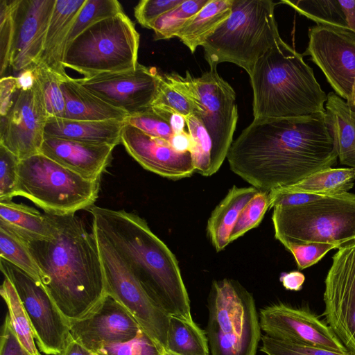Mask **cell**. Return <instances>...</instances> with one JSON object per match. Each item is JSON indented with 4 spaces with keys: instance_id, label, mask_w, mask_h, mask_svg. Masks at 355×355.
I'll return each mask as SVG.
<instances>
[{
    "instance_id": "obj_42",
    "label": "cell",
    "mask_w": 355,
    "mask_h": 355,
    "mask_svg": "<svg viewBox=\"0 0 355 355\" xmlns=\"http://www.w3.org/2000/svg\"><path fill=\"white\" fill-rule=\"evenodd\" d=\"M164 351L140 329L133 338L106 345L96 353L102 355H163Z\"/></svg>"
},
{
    "instance_id": "obj_51",
    "label": "cell",
    "mask_w": 355,
    "mask_h": 355,
    "mask_svg": "<svg viewBox=\"0 0 355 355\" xmlns=\"http://www.w3.org/2000/svg\"><path fill=\"white\" fill-rule=\"evenodd\" d=\"M153 110L169 123L173 134L184 131L185 125H187L186 118L184 116L179 114H172L162 110Z\"/></svg>"
},
{
    "instance_id": "obj_17",
    "label": "cell",
    "mask_w": 355,
    "mask_h": 355,
    "mask_svg": "<svg viewBox=\"0 0 355 355\" xmlns=\"http://www.w3.org/2000/svg\"><path fill=\"white\" fill-rule=\"evenodd\" d=\"M47 119L43 97L37 82L31 89L18 90L7 116L6 125L0 130V145L20 160L39 154L44 140Z\"/></svg>"
},
{
    "instance_id": "obj_3",
    "label": "cell",
    "mask_w": 355,
    "mask_h": 355,
    "mask_svg": "<svg viewBox=\"0 0 355 355\" xmlns=\"http://www.w3.org/2000/svg\"><path fill=\"white\" fill-rule=\"evenodd\" d=\"M92 225L105 235L149 296L169 315L192 320L190 300L178 261L133 212L94 205Z\"/></svg>"
},
{
    "instance_id": "obj_21",
    "label": "cell",
    "mask_w": 355,
    "mask_h": 355,
    "mask_svg": "<svg viewBox=\"0 0 355 355\" xmlns=\"http://www.w3.org/2000/svg\"><path fill=\"white\" fill-rule=\"evenodd\" d=\"M114 146L44 137L40 153L91 180H101L110 165Z\"/></svg>"
},
{
    "instance_id": "obj_11",
    "label": "cell",
    "mask_w": 355,
    "mask_h": 355,
    "mask_svg": "<svg viewBox=\"0 0 355 355\" xmlns=\"http://www.w3.org/2000/svg\"><path fill=\"white\" fill-rule=\"evenodd\" d=\"M0 269L18 293L40 350L46 355H59L70 335L68 320L40 282L1 258Z\"/></svg>"
},
{
    "instance_id": "obj_6",
    "label": "cell",
    "mask_w": 355,
    "mask_h": 355,
    "mask_svg": "<svg viewBox=\"0 0 355 355\" xmlns=\"http://www.w3.org/2000/svg\"><path fill=\"white\" fill-rule=\"evenodd\" d=\"M275 236L289 245L326 243L338 247L355 241V194L324 196L291 207H273Z\"/></svg>"
},
{
    "instance_id": "obj_36",
    "label": "cell",
    "mask_w": 355,
    "mask_h": 355,
    "mask_svg": "<svg viewBox=\"0 0 355 355\" xmlns=\"http://www.w3.org/2000/svg\"><path fill=\"white\" fill-rule=\"evenodd\" d=\"M188 132L191 139L190 153L193 159L195 171L203 176H211V140L200 116L194 114L186 117Z\"/></svg>"
},
{
    "instance_id": "obj_29",
    "label": "cell",
    "mask_w": 355,
    "mask_h": 355,
    "mask_svg": "<svg viewBox=\"0 0 355 355\" xmlns=\"http://www.w3.org/2000/svg\"><path fill=\"white\" fill-rule=\"evenodd\" d=\"M232 3L233 0H210L177 37L193 53L229 18Z\"/></svg>"
},
{
    "instance_id": "obj_44",
    "label": "cell",
    "mask_w": 355,
    "mask_h": 355,
    "mask_svg": "<svg viewBox=\"0 0 355 355\" xmlns=\"http://www.w3.org/2000/svg\"><path fill=\"white\" fill-rule=\"evenodd\" d=\"M20 159L0 145V201L12 200L18 181Z\"/></svg>"
},
{
    "instance_id": "obj_5",
    "label": "cell",
    "mask_w": 355,
    "mask_h": 355,
    "mask_svg": "<svg viewBox=\"0 0 355 355\" xmlns=\"http://www.w3.org/2000/svg\"><path fill=\"white\" fill-rule=\"evenodd\" d=\"M271 0H233L232 12L202 46L210 66L232 62L250 75L256 62L281 39Z\"/></svg>"
},
{
    "instance_id": "obj_27",
    "label": "cell",
    "mask_w": 355,
    "mask_h": 355,
    "mask_svg": "<svg viewBox=\"0 0 355 355\" xmlns=\"http://www.w3.org/2000/svg\"><path fill=\"white\" fill-rule=\"evenodd\" d=\"M193 79L189 71L185 77L176 73L162 75L151 108L179 114L185 118L200 114L202 107Z\"/></svg>"
},
{
    "instance_id": "obj_54",
    "label": "cell",
    "mask_w": 355,
    "mask_h": 355,
    "mask_svg": "<svg viewBox=\"0 0 355 355\" xmlns=\"http://www.w3.org/2000/svg\"><path fill=\"white\" fill-rule=\"evenodd\" d=\"M59 355H96L73 338L71 334L68 340Z\"/></svg>"
},
{
    "instance_id": "obj_49",
    "label": "cell",
    "mask_w": 355,
    "mask_h": 355,
    "mask_svg": "<svg viewBox=\"0 0 355 355\" xmlns=\"http://www.w3.org/2000/svg\"><path fill=\"white\" fill-rule=\"evenodd\" d=\"M17 79L14 76L1 78L0 80V116L7 117L12 108L17 92Z\"/></svg>"
},
{
    "instance_id": "obj_33",
    "label": "cell",
    "mask_w": 355,
    "mask_h": 355,
    "mask_svg": "<svg viewBox=\"0 0 355 355\" xmlns=\"http://www.w3.org/2000/svg\"><path fill=\"white\" fill-rule=\"evenodd\" d=\"M317 25L349 29L339 0L281 1Z\"/></svg>"
},
{
    "instance_id": "obj_43",
    "label": "cell",
    "mask_w": 355,
    "mask_h": 355,
    "mask_svg": "<svg viewBox=\"0 0 355 355\" xmlns=\"http://www.w3.org/2000/svg\"><path fill=\"white\" fill-rule=\"evenodd\" d=\"M124 123L140 130L153 137L170 141L173 132L169 123L151 107L143 112L129 115Z\"/></svg>"
},
{
    "instance_id": "obj_23",
    "label": "cell",
    "mask_w": 355,
    "mask_h": 355,
    "mask_svg": "<svg viewBox=\"0 0 355 355\" xmlns=\"http://www.w3.org/2000/svg\"><path fill=\"white\" fill-rule=\"evenodd\" d=\"M124 124V121L119 120L79 121L50 117L45 125L44 137L115 147L121 143Z\"/></svg>"
},
{
    "instance_id": "obj_22",
    "label": "cell",
    "mask_w": 355,
    "mask_h": 355,
    "mask_svg": "<svg viewBox=\"0 0 355 355\" xmlns=\"http://www.w3.org/2000/svg\"><path fill=\"white\" fill-rule=\"evenodd\" d=\"M86 0H56L37 63H42L62 79L69 77L63 60L69 32Z\"/></svg>"
},
{
    "instance_id": "obj_32",
    "label": "cell",
    "mask_w": 355,
    "mask_h": 355,
    "mask_svg": "<svg viewBox=\"0 0 355 355\" xmlns=\"http://www.w3.org/2000/svg\"><path fill=\"white\" fill-rule=\"evenodd\" d=\"M0 294L8 308L12 327L21 345L31 355H41L35 342L33 330L13 284L6 277L1 286Z\"/></svg>"
},
{
    "instance_id": "obj_15",
    "label": "cell",
    "mask_w": 355,
    "mask_h": 355,
    "mask_svg": "<svg viewBox=\"0 0 355 355\" xmlns=\"http://www.w3.org/2000/svg\"><path fill=\"white\" fill-rule=\"evenodd\" d=\"M161 76L156 68L138 63L133 70L76 80L92 94L132 115L151 107Z\"/></svg>"
},
{
    "instance_id": "obj_8",
    "label": "cell",
    "mask_w": 355,
    "mask_h": 355,
    "mask_svg": "<svg viewBox=\"0 0 355 355\" xmlns=\"http://www.w3.org/2000/svg\"><path fill=\"white\" fill-rule=\"evenodd\" d=\"M100 180L84 178L39 153L20 160L15 196L28 199L48 214H75L94 205Z\"/></svg>"
},
{
    "instance_id": "obj_37",
    "label": "cell",
    "mask_w": 355,
    "mask_h": 355,
    "mask_svg": "<svg viewBox=\"0 0 355 355\" xmlns=\"http://www.w3.org/2000/svg\"><path fill=\"white\" fill-rule=\"evenodd\" d=\"M33 68L48 118H64L65 101L61 88L63 79L42 63L34 64Z\"/></svg>"
},
{
    "instance_id": "obj_18",
    "label": "cell",
    "mask_w": 355,
    "mask_h": 355,
    "mask_svg": "<svg viewBox=\"0 0 355 355\" xmlns=\"http://www.w3.org/2000/svg\"><path fill=\"white\" fill-rule=\"evenodd\" d=\"M69 324L73 338L94 353L106 345L128 341L141 329L127 309L109 294L86 315Z\"/></svg>"
},
{
    "instance_id": "obj_30",
    "label": "cell",
    "mask_w": 355,
    "mask_h": 355,
    "mask_svg": "<svg viewBox=\"0 0 355 355\" xmlns=\"http://www.w3.org/2000/svg\"><path fill=\"white\" fill-rule=\"evenodd\" d=\"M354 180V168H329L318 171L295 184L275 190L320 196L342 194L353 187Z\"/></svg>"
},
{
    "instance_id": "obj_1",
    "label": "cell",
    "mask_w": 355,
    "mask_h": 355,
    "mask_svg": "<svg viewBox=\"0 0 355 355\" xmlns=\"http://www.w3.org/2000/svg\"><path fill=\"white\" fill-rule=\"evenodd\" d=\"M227 158L235 174L270 192L331 168L338 153L326 114L320 112L254 119L232 142Z\"/></svg>"
},
{
    "instance_id": "obj_16",
    "label": "cell",
    "mask_w": 355,
    "mask_h": 355,
    "mask_svg": "<svg viewBox=\"0 0 355 355\" xmlns=\"http://www.w3.org/2000/svg\"><path fill=\"white\" fill-rule=\"evenodd\" d=\"M259 317L261 329L271 338L340 353L349 352L326 322L304 309L274 304L261 309Z\"/></svg>"
},
{
    "instance_id": "obj_19",
    "label": "cell",
    "mask_w": 355,
    "mask_h": 355,
    "mask_svg": "<svg viewBox=\"0 0 355 355\" xmlns=\"http://www.w3.org/2000/svg\"><path fill=\"white\" fill-rule=\"evenodd\" d=\"M121 143L143 168L162 177L176 180L195 172L189 151L179 152L169 141L149 136L129 124H124Z\"/></svg>"
},
{
    "instance_id": "obj_39",
    "label": "cell",
    "mask_w": 355,
    "mask_h": 355,
    "mask_svg": "<svg viewBox=\"0 0 355 355\" xmlns=\"http://www.w3.org/2000/svg\"><path fill=\"white\" fill-rule=\"evenodd\" d=\"M20 0L0 1V74L10 66V52L15 31V16Z\"/></svg>"
},
{
    "instance_id": "obj_46",
    "label": "cell",
    "mask_w": 355,
    "mask_h": 355,
    "mask_svg": "<svg viewBox=\"0 0 355 355\" xmlns=\"http://www.w3.org/2000/svg\"><path fill=\"white\" fill-rule=\"evenodd\" d=\"M286 248L293 254L298 268L303 270L316 263L329 250L338 247L326 243H311L289 245Z\"/></svg>"
},
{
    "instance_id": "obj_12",
    "label": "cell",
    "mask_w": 355,
    "mask_h": 355,
    "mask_svg": "<svg viewBox=\"0 0 355 355\" xmlns=\"http://www.w3.org/2000/svg\"><path fill=\"white\" fill-rule=\"evenodd\" d=\"M217 66L193 79L202 107L198 114L212 144L211 169L216 173L227 157L238 120L236 93L217 72Z\"/></svg>"
},
{
    "instance_id": "obj_34",
    "label": "cell",
    "mask_w": 355,
    "mask_h": 355,
    "mask_svg": "<svg viewBox=\"0 0 355 355\" xmlns=\"http://www.w3.org/2000/svg\"><path fill=\"white\" fill-rule=\"evenodd\" d=\"M210 0H184L183 2L166 12L150 26L155 40H167L177 37L179 32L205 7Z\"/></svg>"
},
{
    "instance_id": "obj_41",
    "label": "cell",
    "mask_w": 355,
    "mask_h": 355,
    "mask_svg": "<svg viewBox=\"0 0 355 355\" xmlns=\"http://www.w3.org/2000/svg\"><path fill=\"white\" fill-rule=\"evenodd\" d=\"M261 340L260 350L266 355H355L350 352L340 353L313 345L286 342L266 334L261 336Z\"/></svg>"
},
{
    "instance_id": "obj_52",
    "label": "cell",
    "mask_w": 355,
    "mask_h": 355,
    "mask_svg": "<svg viewBox=\"0 0 355 355\" xmlns=\"http://www.w3.org/2000/svg\"><path fill=\"white\" fill-rule=\"evenodd\" d=\"M16 79L18 90L31 89L36 82L33 65L21 71Z\"/></svg>"
},
{
    "instance_id": "obj_4",
    "label": "cell",
    "mask_w": 355,
    "mask_h": 355,
    "mask_svg": "<svg viewBox=\"0 0 355 355\" xmlns=\"http://www.w3.org/2000/svg\"><path fill=\"white\" fill-rule=\"evenodd\" d=\"M254 119H287L325 112L327 95L302 54L279 39L250 75Z\"/></svg>"
},
{
    "instance_id": "obj_56",
    "label": "cell",
    "mask_w": 355,
    "mask_h": 355,
    "mask_svg": "<svg viewBox=\"0 0 355 355\" xmlns=\"http://www.w3.org/2000/svg\"><path fill=\"white\" fill-rule=\"evenodd\" d=\"M96 355H102V354H98V353H96Z\"/></svg>"
},
{
    "instance_id": "obj_45",
    "label": "cell",
    "mask_w": 355,
    "mask_h": 355,
    "mask_svg": "<svg viewBox=\"0 0 355 355\" xmlns=\"http://www.w3.org/2000/svg\"><path fill=\"white\" fill-rule=\"evenodd\" d=\"M184 0H141L135 7L134 13L137 21L144 28L166 12L175 8Z\"/></svg>"
},
{
    "instance_id": "obj_10",
    "label": "cell",
    "mask_w": 355,
    "mask_h": 355,
    "mask_svg": "<svg viewBox=\"0 0 355 355\" xmlns=\"http://www.w3.org/2000/svg\"><path fill=\"white\" fill-rule=\"evenodd\" d=\"M103 267L107 294L119 302L141 329L166 350L170 315L146 293L105 235L92 225Z\"/></svg>"
},
{
    "instance_id": "obj_9",
    "label": "cell",
    "mask_w": 355,
    "mask_h": 355,
    "mask_svg": "<svg viewBox=\"0 0 355 355\" xmlns=\"http://www.w3.org/2000/svg\"><path fill=\"white\" fill-rule=\"evenodd\" d=\"M206 334L211 355H256L261 336L252 295L235 280L212 283Z\"/></svg>"
},
{
    "instance_id": "obj_35",
    "label": "cell",
    "mask_w": 355,
    "mask_h": 355,
    "mask_svg": "<svg viewBox=\"0 0 355 355\" xmlns=\"http://www.w3.org/2000/svg\"><path fill=\"white\" fill-rule=\"evenodd\" d=\"M0 257L41 282V271L25 241L2 227H0Z\"/></svg>"
},
{
    "instance_id": "obj_24",
    "label": "cell",
    "mask_w": 355,
    "mask_h": 355,
    "mask_svg": "<svg viewBox=\"0 0 355 355\" xmlns=\"http://www.w3.org/2000/svg\"><path fill=\"white\" fill-rule=\"evenodd\" d=\"M65 101L64 118L79 121L119 120L124 121L129 114L103 101L82 86L76 78L62 80Z\"/></svg>"
},
{
    "instance_id": "obj_55",
    "label": "cell",
    "mask_w": 355,
    "mask_h": 355,
    "mask_svg": "<svg viewBox=\"0 0 355 355\" xmlns=\"http://www.w3.org/2000/svg\"><path fill=\"white\" fill-rule=\"evenodd\" d=\"M346 16L349 30L355 33V0H339Z\"/></svg>"
},
{
    "instance_id": "obj_47",
    "label": "cell",
    "mask_w": 355,
    "mask_h": 355,
    "mask_svg": "<svg viewBox=\"0 0 355 355\" xmlns=\"http://www.w3.org/2000/svg\"><path fill=\"white\" fill-rule=\"evenodd\" d=\"M322 196H324L306 193L286 192L273 190L269 192V209L277 206H297L316 200Z\"/></svg>"
},
{
    "instance_id": "obj_28",
    "label": "cell",
    "mask_w": 355,
    "mask_h": 355,
    "mask_svg": "<svg viewBox=\"0 0 355 355\" xmlns=\"http://www.w3.org/2000/svg\"><path fill=\"white\" fill-rule=\"evenodd\" d=\"M325 114L336 141L340 162L355 169V109L337 94L329 92Z\"/></svg>"
},
{
    "instance_id": "obj_2",
    "label": "cell",
    "mask_w": 355,
    "mask_h": 355,
    "mask_svg": "<svg viewBox=\"0 0 355 355\" xmlns=\"http://www.w3.org/2000/svg\"><path fill=\"white\" fill-rule=\"evenodd\" d=\"M50 215L53 237L25 243L40 268L42 284L69 322L86 315L107 295L105 277L95 236L84 220L76 214Z\"/></svg>"
},
{
    "instance_id": "obj_7",
    "label": "cell",
    "mask_w": 355,
    "mask_h": 355,
    "mask_svg": "<svg viewBox=\"0 0 355 355\" xmlns=\"http://www.w3.org/2000/svg\"><path fill=\"white\" fill-rule=\"evenodd\" d=\"M139 35L130 19L121 12L87 28L67 44L65 68L84 78L136 69Z\"/></svg>"
},
{
    "instance_id": "obj_31",
    "label": "cell",
    "mask_w": 355,
    "mask_h": 355,
    "mask_svg": "<svg viewBox=\"0 0 355 355\" xmlns=\"http://www.w3.org/2000/svg\"><path fill=\"white\" fill-rule=\"evenodd\" d=\"M166 350L177 355H210L205 332L192 320L170 315Z\"/></svg>"
},
{
    "instance_id": "obj_20",
    "label": "cell",
    "mask_w": 355,
    "mask_h": 355,
    "mask_svg": "<svg viewBox=\"0 0 355 355\" xmlns=\"http://www.w3.org/2000/svg\"><path fill=\"white\" fill-rule=\"evenodd\" d=\"M56 0H20L10 66L22 71L37 63Z\"/></svg>"
},
{
    "instance_id": "obj_25",
    "label": "cell",
    "mask_w": 355,
    "mask_h": 355,
    "mask_svg": "<svg viewBox=\"0 0 355 355\" xmlns=\"http://www.w3.org/2000/svg\"><path fill=\"white\" fill-rule=\"evenodd\" d=\"M0 227L24 241L50 240L55 231L50 214L12 200L0 201Z\"/></svg>"
},
{
    "instance_id": "obj_40",
    "label": "cell",
    "mask_w": 355,
    "mask_h": 355,
    "mask_svg": "<svg viewBox=\"0 0 355 355\" xmlns=\"http://www.w3.org/2000/svg\"><path fill=\"white\" fill-rule=\"evenodd\" d=\"M269 207V192L259 190L242 209L231 233L230 243L257 227Z\"/></svg>"
},
{
    "instance_id": "obj_26",
    "label": "cell",
    "mask_w": 355,
    "mask_h": 355,
    "mask_svg": "<svg viewBox=\"0 0 355 355\" xmlns=\"http://www.w3.org/2000/svg\"><path fill=\"white\" fill-rule=\"evenodd\" d=\"M258 191L254 187L233 186L213 210L207 221V232L217 252L230 243L231 233L242 209Z\"/></svg>"
},
{
    "instance_id": "obj_13",
    "label": "cell",
    "mask_w": 355,
    "mask_h": 355,
    "mask_svg": "<svg viewBox=\"0 0 355 355\" xmlns=\"http://www.w3.org/2000/svg\"><path fill=\"white\" fill-rule=\"evenodd\" d=\"M306 55H310L336 94L355 109V33L316 25L309 29Z\"/></svg>"
},
{
    "instance_id": "obj_48",
    "label": "cell",
    "mask_w": 355,
    "mask_h": 355,
    "mask_svg": "<svg viewBox=\"0 0 355 355\" xmlns=\"http://www.w3.org/2000/svg\"><path fill=\"white\" fill-rule=\"evenodd\" d=\"M0 355H31L21 345L6 315L1 329Z\"/></svg>"
},
{
    "instance_id": "obj_14",
    "label": "cell",
    "mask_w": 355,
    "mask_h": 355,
    "mask_svg": "<svg viewBox=\"0 0 355 355\" xmlns=\"http://www.w3.org/2000/svg\"><path fill=\"white\" fill-rule=\"evenodd\" d=\"M324 284L325 322L355 354V241L338 248Z\"/></svg>"
},
{
    "instance_id": "obj_50",
    "label": "cell",
    "mask_w": 355,
    "mask_h": 355,
    "mask_svg": "<svg viewBox=\"0 0 355 355\" xmlns=\"http://www.w3.org/2000/svg\"><path fill=\"white\" fill-rule=\"evenodd\" d=\"M279 280L286 289L298 291L302 288L305 277L299 271H292L282 273Z\"/></svg>"
},
{
    "instance_id": "obj_53",
    "label": "cell",
    "mask_w": 355,
    "mask_h": 355,
    "mask_svg": "<svg viewBox=\"0 0 355 355\" xmlns=\"http://www.w3.org/2000/svg\"><path fill=\"white\" fill-rule=\"evenodd\" d=\"M169 142L172 147L179 152H190L191 139L189 132L185 130L180 133L173 134Z\"/></svg>"
},
{
    "instance_id": "obj_38",
    "label": "cell",
    "mask_w": 355,
    "mask_h": 355,
    "mask_svg": "<svg viewBox=\"0 0 355 355\" xmlns=\"http://www.w3.org/2000/svg\"><path fill=\"white\" fill-rule=\"evenodd\" d=\"M121 12V4L116 0H86L71 28L67 44L93 24Z\"/></svg>"
}]
</instances>
